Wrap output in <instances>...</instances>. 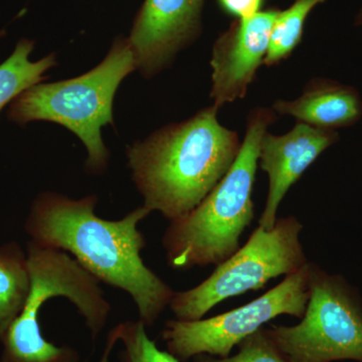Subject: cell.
Segmentation results:
<instances>
[{"instance_id":"6da1fadb","label":"cell","mask_w":362,"mask_h":362,"mask_svg":"<svg viewBox=\"0 0 362 362\" xmlns=\"http://www.w3.org/2000/svg\"><path fill=\"white\" fill-rule=\"evenodd\" d=\"M97 204L96 194L40 192L26 218V235L37 246L68 252L100 283L129 295L138 320L151 327L175 292L141 257L146 239L138 226L151 211L141 206L121 220H105L95 214Z\"/></svg>"},{"instance_id":"7a4b0ae2","label":"cell","mask_w":362,"mask_h":362,"mask_svg":"<svg viewBox=\"0 0 362 362\" xmlns=\"http://www.w3.org/2000/svg\"><path fill=\"white\" fill-rule=\"evenodd\" d=\"M218 109H202L127 149L131 177L143 206L169 221L192 211L230 170L239 135L218 121Z\"/></svg>"},{"instance_id":"3957f363","label":"cell","mask_w":362,"mask_h":362,"mask_svg":"<svg viewBox=\"0 0 362 362\" xmlns=\"http://www.w3.org/2000/svg\"><path fill=\"white\" fill-rule=\"evenodd\" d=\"M273 109L250 112L246 134L230 170L192 211L169 221L162 237L168 266L175 270L218 266L240 249V240L255 218L252 190L258 169L259 147Z\"/></svg>"},{"instance_id":"277c9868","label":"cell","mask_w":362,"mask_h":362,"mask_svg":"<svg viewBox=\"0 0 362 362\" xmlns=\"http://www.w3.org/2000/svg\"><path fill=\"white\" fill-rule=\"evenodd\" d=\"M30 291L21 313L4 338L0 362H78L80 354L71 346L47 341L40 328L42 306L52 298L68 299L83 317L92 339L106 327L111 304L101 283L68 252L26 244Z\"/></svg>"},{"instance_id":"5b68a950","label":"cell","mask_w":362,"mask_h":362,"mask_svg":"<svg viewBox=\"0 0 362 362\" xmlns=\"http://www.w3.org/2000/svg\"><path fill=\"white\" fill-rule=\"evenodd\" d=\"M137 70L127 40H116L106 58L84 75L37 84L9 105V120L20 125L33 121L58 123L78 136L87 150L85 168L92 175L108 168L109 151L101 129L113 124V102L119 86Z\"/></svg>"},{"instance_id":"8992f818","label":"cell","mask_w":362,"mask_h":362,"mask_svg":"<svg viewBox=\"0 0 362 362\" xmlns=\"http://www.w3.org/2000/svg\"><path fill=\"white\" fill-rule=\"evenodd\" d=\"M304 226L294 216L277 218L271 230L258 226L209 277L192 289L175 291L169 308L178 320L204 318L216 305L263 289L272 279L295 273L308 263L301 243Z\"/></svg>"},{"instance_id":"52a82bcc","label":"cell","mask_w":362,"mask_h":362,"mask_svg":"<svg viewBox=\"0 0 362 362\" xmlns=\"http://www.w3.org/2000/svg\"><path fill=\"white\" fill-rule=\"evenodd\" d=\"M266 330L287 362H362V297L342 275L311 263L310 296L300 322Z\"/></svg>"},{"instance_id":"ba28073f","label":"cell","mask_w":362,"mask_h":362,"mask_svg":"<svg viewBox=\"0 0 362 362\" xmlns=\"http://www.w3.org/2000/svg\"><path fill=\"white\" fill-rule=\"evenodd\" d=\"M308 262L265 294L239 308L199 320H168L161 332L166 351L180 362L199 354L230 356L233 349L279 316L301 319L310 296Z\"/></svg>"},{"instance_id":"9c48e42d","label":"cell","mask_w":362,"mask_h":362,"mask_svg":"<svg viewBox=\"0 0 362 362\" xmlns=\"http://www.w3.org/2000/svg\"><path fill=\"white\" fill-rule=\"evenodd\" d=\"M279 13L270 8L247 20H238L216 40L211 59L214 108L218 110L246 96L264 64Z\"/></svg>"},{"instance_id":"30bf717a","label":"cell","mask_w":362,"mask_h":362,"mask_svg":"<svg viewBox=\"0 0 362 362\" xmlns=\"http://www.w3.org/2000/svg\"><path fill=\"white\" fill-rule=\"evenodd\" d=\"M204 0H145L129 42L137 70L146 78L168 68L201 30Z\"/></svg>"},{"instance_id":"8fae6325","label":"cell","mask_w":362,"mask_h":362,"mask_svg":"<svg viewBox=\"0 0 362 362\" xmlns=\"http://www.w3.org/2000/svg\"><path fill=\"white\" fill-rule=\"evenodd\" d=\"M339 139L337 131L320 129L298 122L290 132H267L259 147V168L268 175L269 190L259 226L271 230L280 204L290 188L319 156Z\"/></svg>"},{"instance_id":"7c38bea8","label":"cell","mask_w":362,"mask_h":362,"mask_svg":"<svg viewBox=\"0 0 362 362\" xmlns=\"http://www.w3.org/2000/svg\"><path fill=\"white\" fill-rule=\"evenodd\" d=\"M272 109L298 122L331 131L351 127L362 118L358 90L329 78H314L301 96L292 101L277 100Z\"/></svg>"},{"instance_id":"4fadbf2b","label":"cell","mask_w":362,"mask_h":362,"mask_svg":"<svg viewBox=\"0 0 362 362\" xmlns=\"http://www.w3.org/2000/svg\"><path fill=\"white\" fill-rule=\"evenodd\" d=\"M30 284L26 251L16 242L0 246V342L21 313Z\"/></svg>"},{"instance_id":"5bb4252c","label":"cell","mask_w":362,"mask_h":362,"mask_svg":"<svg viewBox=\"0 0 362 362\" xmlns=\"http://www.w3.org/2000/svg\"><path fill=\"white\" fill-rule=\"evenodd\" d=\"M33 47V40H21L11 57L0 65V112L21 93L40 84L45 78V74L57 65L54 54L40 61H30Z\"/></svg>"},{"instance_id":"9a60e30c","label":"cell","mask_w":362,"mask_h":362,"mask_svg":"<svg viewBox=\"0 0 362 362\" xmlns=\"http://www.w3.org/2000/svg\"><path fill=\"white\" fill-rule=\"evenodd\" d=\"M326 0H295L280 11L272 30L270 45L264 65L273 66L289 58L302 40L305 21L311 11Z\"/></svg>"},{"instance_id":"2e32d148","label":"cell","mask_w":362,"mask_h":362,"mask_svg":"<svg viewBox=\"0 0 362 362\" xmlns=\"http://www.w3.org/2000/svg\"><path fill=\"white\" fill-rule=\"evenodd\" d=\"M123 349L118 362H180L166 350H161L148 337L146 326L140 320L125 321L116 325Z\"/></svg>"},{"instance_id":"e0dca14e","label":"cell","mask_w":362,"mask_h":362,"mask_svg":"<svg viewBox=\"0 0 362 362\" xmlns=\"http://www.w3.org/2000/svg\"><path fill=\"white\" fill-rule=\"evenodd\" d=\"M238 352L230 356L216 357L199 354L192 358L194 362H287L272 341L266 327L252 333L238 344Z\"/></svg>"},{"instance_id":"ac0fdd59","label":"cell","mask_w":362,"mask_h":362,"mask_svg":"<svg viewBox=\"0 0 362 362\" xmlns=\"http://www.w3.org/2000/svg\"><path fill=\"white\" fill-rule=\"evenodd\" d=\"M221 8L237 20H247L262 11L265 0H218Z\"/></svg>"},{"instance_id":"d6986e66","label":"cell","mask_w":362,"mask_h":362,"mask_svg":"<svg viewBox=\"0 0 362 362\" xmlns=\"http://www.w3.org/2000/svg\"><path fill=\"white\" fill-rule=\"evenodd\" d=\"M117 342H119V337L118 329H117L115 326L113 329L110 330L108 335H107L104 351L103 354H102L99 362H109V361H110L112 351H113L114 347L116 346Z\"/></svg>"},{"instance_id":"ffe728a7","label":"cell","mask_w":362,"mask_h":362,"mask_svg":"<svg viewBox=\"0 0 362 362\" xmlns=\"http://www.w3.org/2000/svg\"><path fill=\"white\" fill-rule=\"evenodd\" d=\"M354 23H356V25L357 26H362V7L361 8V11L357 13L356 16V21H354Z\"/></svg>"},{"instance_id":"44dd1931","label":"cell","mask_w":362,"mask_h":362,"mask_svg":"<svg viewBox=\"0 0 362 362\" xmlns=\"http://www.w3.org/2000/svg\"><path fill=\"white\" fill-rule=\"evenodd\" d=\"M2 35H4V32H0V37H1Z\"/></svg>"}]
</instances>
